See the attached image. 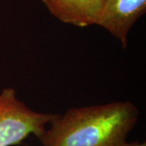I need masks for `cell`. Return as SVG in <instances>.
<instances>
[{
    "instance_id": "3957f363",
    "label": "cell",
    "mask_w": 146,
    "mask_h": 146,
    "mask_svg": "<svg viewBox=\"0 0 146 146\" xmlns=\"http://www.w3.org/2000/svg\"><path fill=\"white\" fill-rule=\"evenodd\" d=\"M145 11L146 0H105L98 25L118 39L125 49L131 28Z\"/></svg>"
},
{
    "instance_id": "7a4b0ae2",
    "label": "cell",
    "mask_w": 146,
    "mask_h": 146,
    "mask_svg": "<svg viewBox=\"0 0 146 146\" xmlns=\"http://www.w3.org/2000/svg\"><path fill=\"white\" fill-rule=\"evenodd\" d=\"M57 114L37 112L17 96L13 88L0 92V146H13L29 136L39 138Z\"/></svg>"
},
{
    "instance_id": "5b68a950",
    "label": "cell",
    "mask_w": 146,
    "mask_h": 146,
    "mask_svg": "<svg viewBox=\"0 0 146 146\" xmlns=\"http://www.w3.org/2000/svg\"><path fill=\"white\" fill-rule=\"evenodd\" d=\"M120 146H146V142H140V141H132V142H124L122 145Z\"/></svg>"
},
{
    "instance_id": "6da1fadb",
    "label": "cell",
    "mask_w": 146,
    "mask_h": 146,
    "mask_svg": "<svg viewBox=\"0 0 146 146\" xmlns=\"http://www.w3.org/2000/svg\"><path fill=\"white\" fill-rule=\"evenodd\" d=\"M139 116L129 101L72 107L57 114L38 139L42 146H120Z\"/></svg>"
},
{
    "instance_id": "277c9868",
    "label": "cell",
    "mask_w": 146,
    "mask_h": 146,
    "mask_svg": "<svg viewBox=\"0 0 146 146\" xmlns=\"http://www.w3.org/2000/svg\"><path fill=\"white\" fill-rule=\"evenodd\" d=\"M50 13L63 23L77 27L98 25L105 0H42Z\"/></svg>"
}]
</instances>
